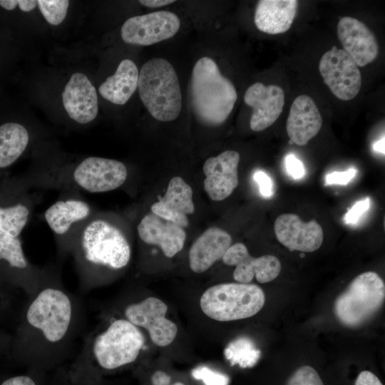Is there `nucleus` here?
Listing matches in <instances>:
<instances>
[{
    "mask_svg": "<svg viewBox=\"0 0 385 385\" xmlns=\"http://www.w3.org/2000/svg\"><path fill=\"white\" fill-rule=\"evenodd\" d=\"M43 278L31 294L25 312L31 335V359L60 354L71 340L77 327V307L71 296L59 285Z\"/></svg>",
    "mask_w": 385,
    "mask_h": 385,
    "instance_id": "obj_1",
    "label": "nucleus"
},
{
    "mask_svg": "<svg viewBox=\"0 0 385 385\" xmlns=\"http://www.w3.org/2000/svg\"><path fill=\"white\" fill-rule=\"evenodd\" d=\"M71 252L82 282L88 286L97 270H119L126 267L131 247L118 226L94 213L80 231Z\"/></svg>",
    "mask_w": 385,
    "mask_h": 385,
    "instance_id": "obj_2",
    "label": "nucleus"
},
{
    "mask_svg": "<svg viewBox=\"0 0 385 385\" xmlns=\"http://www.w3.org/2000/svg\"><path fill=\"white\" fill-rule=\"evenodd\" d=\"M191 103L197 119L207 126L222 124L237 99L233 83L220 72L211 58H199L192 71Z\"/></svg>",
    "mask_w": 385,
    "mask_h": 385,
    "instance_id": "obj_3",
    "label": "nucleus"
},
{
    "mask_svg": "<svg viewBox=\"0 0 385 385\" xmlns=\"http://www.w3.org/2000/svg\"><path fill=\"white\" fill-rule=\"evenodd\" d=\"M140 98L155 119L172 121L182 108V93L176 71L166 59L153 58L146 61L139 72Z\"/></svg>",
    "mask_w": 385,
    "mask_h": 385,
    "instance_id": "obj_4",
    "label": "nucleus"
},
{
    "mask_svg": "<svg viewBox=\"0 0 385 385\" xmlns=\"http://www.w3.org/2000/svg\"><path fill=\"white\" fill-rule=\"evenodd\" d=\"M128 172L125 164L114 159L90 156L84 158L68 173L36 178L38 185L75 187L92 192L114 190L126 181Z\"/></svg>",
    "mask_w": 385,
    "mask_h": 385,
    "instance_id": "obj_5",
    "label": "nucleus"
},
{
    "mask_svg": "<svg viewBox=\"0 0 385 385\" xmlns=\"http://www.w3.org/2000/svg\"><path fill=\"white\" fill-rule=\"evenodd\" d=\"M265 296L255 284L230 282L210 287L202 294L200 306L208 317L229 322L251 317L263 307Z\"/></svg>",
    "mask_w": 385,
    "mask_h": 385,
    "instance_id": "obj_6",
    "label": "nucleus"
},
{
    "mask_svg": "<svg viewBox=\"0 0 385 385\" xmlns=\"http://www.w3.org/2000/svg\"><path fill=\"white\" fill-rule=\"evenodd\" d=\"M144 344L138 327L126 319H117L88 342L85 354L101 369L114 370L135 361Z\"/></svg>",
    "mask_w": 385,
    "mask_h": 385,
    "instance_id": "obj_7",
    "label": "nucleus"
},
{
    "mask_svg": "<svg viewBox=\"0 0 385 385\" xmlns=\"http://www.w3.org/2000/svg\"><path fill=\"white\" fill-rule=\"evenodd\" d=\"M384 298L383 279L374 272H365L356 276L337 297L334 312L343 325L358 327L379 310Z\"/></svg>",
    "mask_w": 385,
    "mask_h": 385,
    "instance_id": "obj_8",
    "label": "nucleus"
},
{
    "mask_svg": "<svg viewBox=\"0 0 385 385\" xmlns=\"http://www.w3.org/2000/svg\"><path fill=\"white\" fill-rule=\"evenodd\" d=\"M31 185L26 176L0 177V231L20 237L34 207Z\"/></svg>",
    "mask_w": 385,
    "mask_h": 385,
    "instance_id": "obj_9",
    "label": "nucleus"
},
{
    "mask_svg": "<svg viewBox=\"0 0 385 385\" xmlns=\"http://www.w3.org/2000/svg\"><path fill=\"white\" fill-rule=\"evenodd\" d=\"M94 215L90 204L77 195L63 197L43 214L61 253L71 252L80 231Z\"/></svg>",
    "mask_w": 385,
    "mask_h": 385,
    "instance_id": "obj_10",
    "label": "nucleus"
},
{
    "mask_svg": "<svg viewBox=\"0 0 385 385\" xmlns=\"http://www.w3.org/2000/svg\"><path fill=\"white\" fill-rule=\"evenodd\" d=\"M319 70L324 83L340 100H351L359 92L361 72L344 50L333 46L322 56Z\"/></svg>",
    "mask_w": 385,
    "mask_h": 385,
    "instance_id": "obj_11",
    "label": "nucleus"
},
{
    "mask_svg": "<svg viewBox=\"0 0 385 385\" xmlns=\"http://www.w3.org/2000/svg\"><path fill=\"white\" fill-rule=\"evenodd\" d=\"M180 26L178 16L168 11H158L127 19L120 29L127 43L150 46L170 38Z\"/></svg>",
    "mask_w": 385,
    "mask_h": 385,
    "instance_id": "obj_12",
    "label": "nucleus"
},
{
    "mask_svg": "<svg viewBox=\"0 0 385 385\" xmlns=\"http://www.w3.org/2000/svg\"><path fill=\"white\" fill-rule=\"evenodd\" d=\"M168 306L162 300L150 297L124 309L127 320L136 327L147 329L151 341L159 346H166L175 339L178 327L165 317Z\"/></svg>",
    "mask_w": 385,
    "mask_h": 385,
    "instance_id": "obj_13",
    "label": "nucleus"
},
{
    "mask_svg": "<svg viewBox=\"0 0 385 385\" xmlns=\"http://www.w3.org/2000/svg\"><path fill=\"white\" fill-rule=\"evenodd\" d=\"M222 260L227 265L235 266L233 277L240 283H250L255 277L258 282L267 283L277 277L281 271L277 257L271 255L253 257L241 242L232 245Z\"/></svg>",
    "mask_w": 385,
    "mask_h": 385,
    "instance_id": "obj_14",
    "label": "nucleus"
},
{
    "mask_svg": "<svg viewBox=\"0 0 385 385\" xmlns=\"http://www.w3.org/2000/svg\"><path fill=\"white\" fill-rule=\"evenodd\" d=\"M274 229L278 241L290 251L312 252L324 240L323 230L315 220L304 222L296 214L279 215Z\"/></svg>",
    "mask_w": 385,
    "mask_h": 385,
    "instance_id": "obj_15",
    "label": "nucleus"
},
{
    "mask_svg": "<svg viewBox=\"0 0 385 385\" xmlns=\"http://www.w3.org/2000/svg\"><path fill=\"white\" fill-rule=\"evenodd\" d=\"M240 158L238 152L225 150L205 160L203 165L204 189L211 200H223L237 187Z\"/></svg>",
    "mask_w": 385,
    "mask_h": 385,
    "instance_id": "obj_16",
    "label": "nucleus"
},
{
    "mask_svg": "<svg viewBox=\"0 0 385 385\" xmlns=\"http://www.w3.org/2000/svg\"><path fill=\"white\" fill-rule=\"evenodd\" d=\"M244 101L252 108L250 128L259 132L272 125L280 115L284 105V92L280 86L257 82L247 89Z\"/></svg>",
    "mask_w": 385,
    "mask_h": 385,
    "instance_id": "obj_17",
    "label": "nucleus"
},
{
    "mask_svg": "<svg viewBox=\"0 0 385 385\" xmlns=\"http://www.w3.org/2000/svg\"><path fill=\"white\" fill-rule=\"evenodd\" d=\"M337 36L344 50L357 66H364L377 57L379 46L373 32L361 21L342 17L337 24Z\"/></svg>",
    "mask_w": 385,
    "mask_h": 385,
    "instance_id": "obj_18",
    "label": "nucleus"
},
{
    "mask_svg": "<svg viewBox=\"0 0 385 385\" xmlns=\"http://www.w3.org/2000/svg\"><path fill=\"white\" fill-rule=\"evenodd\" d=\"M61 97L66 113L76 123L86 124L97 116V93L85 74L74 73L65 86Z\"/></svg>",
    "mask_w": 385,
    "mask_h": 385,
    "instance_id": "obj_19",
    "label": "nucleus"
},
{
    "mask_svg": "<svg viewBox=\"0 0 385 385\" xmlns=\"http://www.w3.org/2000/svg\"><path fill=\"white\" fill-rule=\"evenodd\" d=\"M140 239L146 244L158 245L167 257L182 250L186 238L184 228L150 212L137 226Z\"/></svg>",
    "mask_w": 385,
    "mask_h": 385,
    "instance_id": "obj_20",
    "label": "nucleus"
},
{
    "mask_svg": "<svg viewBox=\"0 0 385 385\" xmlns=\"http://www.w3.org/2000/svg\"><path fill=\"white\" fill-rule=\"evenodd\" d=\"M158 197L151 206L152 212L183 227H188L187 215L195 211L191 187L181 177L175 176L169 181L165 194Z\"/></svg>",
    "mask_w": 385,
    "mask_h": 385,
    "instance_id": "obj_21",
    "label": "nucleus"
},
{
    "mask_svg": "<svg viewBox=\"0 0 385 385\" xmlns=\"http://www.w3.org/2000/svg\"><path fill=\"white\" fill-rule=\"evenodd\" d=\"M322 118L314 100L300 95L293 101L287 120L286 129L293 143L306 145L320 130Z\"/></svg>",
    "mask_w": 385,
    "mask_h": 385,
    "instance_id": "obj_22",
    "label": "nucleus"
},
{
    "mask_svg": "<svg viewBox=\"0 0 385 385\" xmlns=\"http://www.w3.org/2000/svg\"><path fill=\"white\" fill-rule=\"evenodd\" d=\"M232 245V237L225 230L210 227L205 230L192 243L189 251L190 269L195 273L208 270L222 259Z\"/></svg>",
    "mask_w": 385,
    "mask_h": 385,
    "instance_id": "obj_23",
    "label": "nucleus"
},
{
    "mask_svg": "<svg viewBox=\"0 0 385 385\" xmlns=\"http://www.w3.org/2000/svg\"><path fill=\"white\" fill-rule=\"evenodd\" d=\"M297 6L296 0H260L255 9V24L266 34L284 33L293 23Z\"/></svg>",
    "mask_w": 385,
    "mask_h": 385,
    "instance_id": "obj_24",
    "label": "nucleus"
},
{
    "mask_svg": "<svg viewBox=\"0 0 385 385\" xmlns=\"http://www.w3.org/2000/svg\"><path fill=\"white\" fill-rule=\"evenodd\" d=\"M0 268L22 277L36 291L43 278V272L26 258L20 237H14L2 231H0Z\"/></svg>",
    "mask_w": 385,
    "mask_h": 385,
    "instance_id": "obj_25",
    "label": "nucleus"
},
{
    "mask_svg": "<svg viewBox=\"0 0 385 385\" xmlns=\"http://www.w3.org/2000/svg\"><path fill=\"white\" fill-rule=\"evenodd\" d=\"M138 78L135 63L130 59H124L115 73L99 86L98 91L106 100L116 105H124L138 88Z\"/></svg>",
    "mask_w": 385,
    "mask_h": 385,
    "instance_id": "obj_26",
    "label": "nucleus"
},
{
    "mask_svg": "<svg viewBox=\"0 0 385 385\" xmlns=\"http://www.w3.org/2000/svg\"><path fill=\"white\" fill-rule=\"evenodd\" d=\"M31 140L27 128L21 123H0V177L25 153Z\"/></svg>",
    "mask_w": 385,
    "mask_h": 385,
    "instance_id": "obj_27",
    "label": "nucleus"
},
{
    "mask_svg": "<svg viewBox=\"0 0 385 385\" xmlns=\"http://www.w3.org/2000/svg\"><path fill=\"white\" fill-rule=\"evenodd\" d=\"M224 354L232 366L237 364L242 368H248L257 363L261 351L251 339L240 337L227 344Z\"/></svg>",
    "mask_w": 385,
    "mask_h": 385,
    "instance_id": "obj_28",
    "label": "nucleus"
},
{
    "mask_svg": "<svg viewBox=\"0 0 385 385\" xmlns=\"http://www.w3.org/2000/svg\"><path fill=\"white\" fill-rule=\"evenodd\" d=\"M37 5L46 21L51 25L56 26L66 18L69 1L38 0Z\"/></svg>",
    "mask_w": 385,
    "mask_h": 385,
    "instance_id": "obj_29",
    "label": "nucleus"
},
{
    "mask_svg": "<svg viewBox=\"0 0 385 385\" xmlns=\"http://www.w3.org/2000/svg\"><path fill=\"white\" fill-rule=\"evenodd\" d=\"M286 385H324L317 371L310 366L298 368L288 379Z\"/></svg>",
    "mask_w": 385,
    "mask_h": 385,
    "instance_id": "obj_30",
    "label": "nucleus"
},
{
    "mask_svg": "<svg viewBox=\"0 0 385 385\" xmlns=\"http://www.w3.org/2000/svg\"><path fill=\"white\" fill-rule=\"evenodd\" d=\"M194 379L201 380L205 385H228L229 377L222 373L212 370L207 366H200L192 371Z\"/></svg>",
    "mask_w": 385,
    "mask_h": 385,
    "instance_id": "obj_31",
    "label": "nucleus"
},
{
    "mask_svg": "<svg viewBox=\"0 0 385 385\" xmlns=\"http://www.w3.org/2000/svg\"><path fill=\"white\" fill-rule=\"evenodd\" d=\"M370 207V198L356 202L346 213L344 220L347 224L356 223Z\"/></svg>",
    "mask_w": 385,
    "mask_h": 385,
    "instance_id": "obj_32",
    "label": "nucleus"
},
{
    "mask_svg": "<svg viewBox=\"0 0 385 385\" xmlns=\"http://www.w3.org/2000/svg\"><path fill=\"white\" fill-rule=\"evenodd\" d=\"M356 172L354 168L342 172H332L326 176V184L346 185L356 176Z\"/></svg>",
    "mask_w": 385,
    "mask_h": 385,
    "instance_id": "obj_33",
    "label": "nucleus"
},
{
    "mask_svg": "<svg viewBox=\"0 0 385 385\" xmlns=\"http://www.w3.org/2000/svg\"><path fill=\"white\" fill-rule=\"evenodd\" d=\"M284 165L287 173L294 179H299L304 174V168L297 158L294 155L289 154L286 156L284 160Z\"/></svg>",
    "mask_w": 385,
    "mask_h": 385,
    "instance_id": "obj_34",
    "label": "nucleus"
},
{
    "mask_svg": "<svg viewBox=\"0 0 385 385\" xmlns=\"http://www.w3.org/2000/svg\"><path fill=\"white\" fill-rule=\"evenodd\" d=\"M259 185L260 192L265 197H270L273 193V184L271 178L263 171H257L254 175Z\"/></svg>",
    "mask_w": 385,
    "mask_h": 385,
    "instance_id": "obj_35",
    "label": "nucleus"
},
{
    "mask_svg": "<svg viewBox=\"0 0 385 385\" xmlns=\"http://www.w3.org/2000/svg\"><path fill=\"white\" fill-rule=\"evenodd\" d=\"M354 385H383L379 378L369 371L360 372Z\"/></svg>",
    "mask_w": 385,
    "mask_h": 385,
    "instance_id": "obj_36",
    "label": "nucleus"
},
{
    "mask_svg": "<svg viewBox=\"0 0 385 385\" xmlns=\"http://www.w3.org/2000/svg\"><path fill=\"white\" fill-rule=\"evenodd\" d=\"M1 385H37V384L31 377L21 375L5 380Z\"/></svg>",
    "mask_w": 385,
    "mask_h": 385,
    "instance_id": "obj_37",
    "label": "nucleus"
},
{
    "mask_svg": "<svg viewBox=\"0 0 385 385\" xmlns=\"http://www.w3.org/2000/svg\"><path fill=\"white\" fill-rule=\"evenodd\" d=\"M171 378L163 371H156L151 376L152 385H170Z\"/></svg>",
    "mask_w": 385,
    "mask_h": 385,
    "instance_id": "obj_38",
    "label": "nucleus"
},
{
    "mask_svg": "<svg viewBox=\"0 0 385 385\" xmlns=\"http://www.w3.org/2000/svg\"><path fill=\"white\" fill-rule=\"evenodd\" d=\"M139 2L149 8H158L168 5L175 2L174 0H140Z\"/></svg>",
    "mask_w": 385,
    "mask_h": 385,
    "instance_id": "obj_39",
    "label": "nucleus"
},
{
    "mask_svg": "<svg viewBox=\"0 0 385 385\" xmlns=\"http://www.w3.org/2000/svg\"><path fill=\"white\" fill-rule=\"evenodd\" d=\"M36 6L37 1L17 0V7L24 12H29L34 10Z\"/></svg>",
    "mask_w": 385,
    "mask_h": 385,
    "instance_id": "obj_40",
    "label": "nucleus"
},
{
    "mask_svg": "<svg viewBox=\"0 0 385 385\" xmlns=\"http://www.w3.org/2000/svg\"><path fill=\"white\" fill-rule=\"evenodd\" d=\"M384 143H385L384 136H383L382 138H381L379 140L376 141L374 144L373 145L374 150L376 152H379V153L384 154V148H385Z\"/></svg>",
    "mask_w": 385,
    "mask_h": 385,
    "instance_id": "obj_41",
    "label": "nucleus"
},
{
    "mask_svg": "<svg viewBox=\"0 0 385 385\" xmlns=\"http://www.w3.org/2000/svg\"><path fill=\"white\" fill-rule=\"evenodd\" d=\"M170 385H185V384H184L182 382H175V383H174L173 384H170Z\"/></svg>",
    "mask_w": 385,
    "mask_h": 385,
    "instance_id": "obj_42",
    "label": "nucleus"
}]
</instances>
